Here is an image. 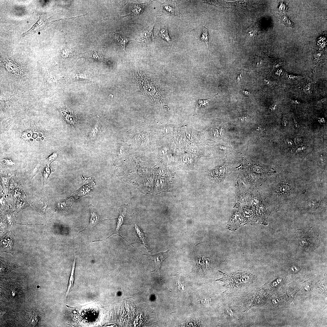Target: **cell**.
<instances>
[{"mask_svg":"<svg viewBox=\"0 0 327 327\" xmlns=\"http://www.w3.org/2000/svg\"><path fill=\"white\" fill-rule=\"evenodd\" d=\"M268 179L262 188L266 201L280 207L297 201L306 191L304 184L290 173L283 172Z\"/></svg>","mask_w":327,"mask_h":327,"instance_id":"6da1fadb","label":"cell"},{"mask_svg":"<svg viewBox=\"0 0 327 327\" xmlns=\"http://www.w3.org/2000/svg\"><path fill=\"white\" fill-rule=\"evenodd\" d=\"M298 200V203L303 209L312 213H318L326 206V199H323L319 193H315L305 199Z\"/></svg>","mask_w":327,"mask_h":327,"instance_id":"7a4b0ae2","label":"cell"},{"mask_svg":"<svg viewBox=\"0 0 327 327\" xmlns=\"http://www.w3.org/2000/svg\"><path fill=\"white\" fill-rule=\"evenodd\" d=\"M50 18L45 19L40 15L37 21L28 31L23 33L22 35L25 37L32 35L39 31L45 29L52 21L50 20Z\"/></svg>","mask_w":327,"mask_h":327,"instance_id":"3957f363","label":"cell"},{"mask_svg":"<svg viewBox=\"0 0 327 327\" xmlns=\"http://www.w3.org/2000/svg\"><path fill=\"white\" fill-rule=\"evenodd\" d=\"M88 207L90 212V218L89 223L83 230L80 231L78 234L86 230H91L99 223L104 221V220H101L100 216L97 213L93 205H90L88 206Z\"/></svg>","mask_w":327,"mask_h":327,"instance_id":"277c9868","label":"cell"},{"mask_svg":"<svg viewBox=\"0 0 327 327\" xmlns=\"http://www.w3.org/2000/svg\"><path fill=\"white\" fill-rule=\"evenodd\" d=\"M154 25L152 24L145 28L137 38V41L145 44L150 43L154 41L153 35Z\"/></svg>","mask_w":327,"mask_h":327,"instance_id":"5b68a950","label":"cell"},{"mask_svg":"<svg viewBox=\"0 0 327 327\" xmlns=\"http://www.w3.org/2000/svg\"><path fill=\"white\" fill-rule=\"evenodd\" d=\"M169 250L164 252H160L154 255H147L148 259L153 261L155 264V269L154 271H159L161 265L163 261L167 258Z\"/></svg>","mask_w":327,"mask_h":327,"instance_id":"8992f818","label":"cell"},{"mask_svg":"<svg viewBox=\"0 0 327 327\" xmlns=\"http://www.w3.org/2000/svg\"><path fill=\"white\" fill-rule=\"evenodd\" d=\"M210 178L215 182H219L224 179L227 177L226 173L224 167H220L215 169L210 173Z\"/></svg>","mask_w":327,"mask_h":327,"instance_id":"52a82bcc","label":"cell"},{"mask_svg":"<svg viewBox=\"0 0 327 327\" xmlns=\"http://www.w3.org/2000/svg\"><path fill=\"white\" fill-rule=\"evenodd\" d=\"M110 36L114 39L119 45L125 48L128 41V38L126 36L121 33L111 32Z\"/></svg>","mask_w":327,"mask_h":327,"instance_id":"ba28073f","label":"cell"},{"mask_svg":"<svg viewBox=\"0 0 327 327\" xmlns=\"http://www.w3.org/2000/svg\"><path fill=\"white\" fill-rule=\"evenodd\" d=\"M125 217L126 213L125 211L124 210H121L119 212V214L117 219V226L115 231L107 238L112 235L114 234L116 235L120 236L119 231L121 226L124 224L125 220Z\"/></svg>","mask_w":327,"mask_h":327,"instance_id":"9c48e42d","label":"cell"},{"mask_svg":"<svg viewBox=\"0 0 327 327\" xmlns=\"http://www.w3.org/2000/svg\"><path fill=\"white\" fill-rule=\"evenodd\" d=\"M74 256V258L72 266L71 271L69 279V283L68 284V288L67 291V292L66 296H67V295L69 293L70 289H71L72 287L74 284V275L76 262V256L75 253Z\"/></svg>","mask_w":327,"mask_h":327,"instance_id":"30bf717a","label":"cell"},{"mask_svg":"<svg viewBox=\"0 0 327 327\" xmlns=\"http://www.w3.org/2000/svg\"><path fill=\"white\" fill-rule=\"evenodd\" d=\"M134 230L136 235L139 239L141 242L146 246L147 244L144 233L136 223L134 224Z\"/></svg>","mask_w":327,"mask_h":327,"instance_id":"8fae6325","label":"cell"},{"mask_svg":"<svg viewBox=\"0 0 327 327\" xmlns=\"http://www.w3.org/2000/svg\"><path fill=\"white\" fill-rule=\"evenodd\" d=\"M143 9V6L141 4H133L132 5L131 12L133 15L140 14L142 12Z\"/></svg>","mask_w":327,"mask_h":327,"instance_id":"7c38bea8","label":"cell"},{"mask_svg":"<svg viewBox=\"0 0 327 327\" xmlns=\"http://www.w3.org/2000/svg\"><path fill=\"white\" fill-rule=\"evenodd\" d=\"M39 318V316L36 312H33L29 315L28 322L32 325H35L38 322Z\"/></svg>","mask_w":327,"mask_h":327,"instance_id":"4fadbf2b","label":"cell"},{"mask_svg":"<svg viewBox=\"0 0 327 327\" xmlns=\"http://www.w3.org/2000/svg\"><path fill=\"white\" fill-rule=\"evenodd\" d=\"M281 19L283 23L286 27H290L293 28L294 27V23L286 15H284L281 18Z\"/></svg>","mask_w":327,"mask_h":327,"instance_id":"5bb4252c","label":"cell"},{"mask_svg":"<svg viewBox=\"0 0 327 327\" xmlns=\"http://www.w3.org/2000/svg\"><path fill=\"white\" fill-rule=\"evenodd\" d=\"M159 35L162 39H164L170 43H171V40L167 28H164L162 29L160 32Z\"/></svg>","mask_w":327,"mask_h":327,"instance_id":"9a60e30c","label":"cell"},{"mask_svg":"<svg viewBox=\"0 0 327 327\" xmlns=\"http://www.w3.org/2000/svg\"><path fill=\"white\" fill-rule=\"evenodd\" d=\"M200 38L201 41L205 42L208 48V43L209 41V35L207 32V28L204 26H203V32Z\"/></svg>","mask_w":327,"mask_h":327,"instance_id":"2e32d148","label":"cell"},{"mask_svg":"<svg viewBox=\"0 0 327 327\" xmlns=\"http://www.w3.org/2000/svg\"><path fill=\"white\" fill-rule=\"evenodd\" d=\"M164 9L172 15H178L177 9L174 6L170 5H166L164 6Z\"/></svg>","mask_w":327,"mask_h":327,"instance_id":"e0dca14e","label":"cell"},{"mask_svg":"<svg viewBox=\"0 0 327 327\" xmlns=\"http://www.w3.org/2000/svg\"><path fill=\"white\" fill-rule=\"evenodd\" d=\"M99 127L97 125H95L91 131L90 135L91 138H93L98 134L99 131Z\"/></svg>","mask_w":327,"mask_h":327,"instance_id":"ac0fdd59","label":"cell"},{"mask_svg":"<svg viewBox=\"0 0 327 327\" xmlns=\"http://www.w3.org/2000/svg\"><path fill=\"white\" fill-rule=\"evenodd\" d=\"M287 7V5L285 4V3H283L282 2L281 3H280V5L279 7V10L282 11L284 12L286 10V7Z\"/></svg>","mask_w":327,"mask_h":327,"instance_id":"d6986e66","label":"cell"},{"mask_svg":"<svg viewBox=\"0 0 327 327\" xmlns=\"http://www.w3.org/2000/svg\"><path fill=\"white\" fill-rule=\"evenodd\" d=\"M227 312L228 314L230 316H231V315H232L233 313L231 309H229V308H228L227 309Z\"/></svg>","mask_w":327,"mask_h":327,"instance_id":"ffe728a7","label":"cell"}]
</instances>
